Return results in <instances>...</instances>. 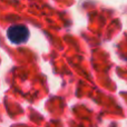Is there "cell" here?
Returning a JSON list of instances; mask_svg holds the SVG:
<instances>
[{
    "instance_id": "1",
    "label": "cell",
    "mask_w": 127,
    "mask_h": 127,
    "mask_svg": "<svg viewBox=\"0 0 127 127\" xmlns=\"http://www.w3.org/2000/svg\"><path fill=\"white\" fill-rule=\"evenodd\" d=\"M30 31L25 25H11L7 29V38L13 45H24L29 40Z\"/></svg>"
}]
</instances>
